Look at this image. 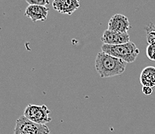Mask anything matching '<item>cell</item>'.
Segmentation results:
<instances>
[{
	"label": "cell",
	"instance_id": "cell-1",
	"mask_svg": "<svg viewBox=\"0 0 155 134\" xmlns=\"http://www.w3.org/2000/svg\"><path fill=\"white\" fill-rule=\"evenodd\" d=\"M125 61L104 52L97 53L95 60V68L101 77H111L120 75L126 70Z\"/></svg>",
	"mask_w": 155,
	"mask_h": 134
},
{
	"label": "cell",
	"instance_id": "cell-2",
	"mask_svg": "<svg viewBox=\"0 0 155 134\" xmlns=\"http://www.w3.org/2000/svg\"><path fill=\"white\" fill-rule=\"evenodd\" d=\"M101 50L104 53L124 60L126 63H133L140 53V50L137 47L134 42L119 45L103 44Z\"/></svg>",
	"mask_w": 155,
	"mask_h": 134
},
{
	"label": "cell",
	"instance_id": "cell-3",
	"mask_svg": "<svg viewBox=\"0 0 155 134\" xmlns=\"http://www.w3.org/2000/svg\"><path fill=\"white\" fill-rule=\"evenodd\" d=\"M50 128L46 125L36 124L21 115L15 122L13 134H50Z\"/></svg>",
	"mask_w": 155,
	"mask_h": 134
},
{
	"label": "cell",
	"instance_id": "cell-4",
	"mask_svg": "<svg viewBox=\"0 0 155 134\" xmlns=\"http://www.w3.org/2000/svg\"><path fill=\"white\" fill-rule=\"evenodd\" d=\"M50 113L51 111L46 105L29 104L24 110L23 115L31 122L40 125H46L52 121V118L50 116Z\"/></svg>",
	"mask_w": 155,
	"mask_h": 134
},
{
	"label": "cell",
	"instance_id": "cell-5",
	"mask_svg": "<svg viewBox=\"0 0 155 134\" xmlns=\"http://www.w3.org/2000/svg\"><path fill=\"white\" fill-rule=\"evenodd\" d=\"M101 41L103 42V44H124L130 41V37L128 33H117L109 29H106L102 35Z\"/></svg>",
	"mask_w": 155,
	"mask_h": 134
},
{
	"label": "cell",
	"instance_id": "cell-6",
	"mask_svg": "<svg viewBox=\"0 0 155 134\" xmlns=\"http://www.w3.org/2000/svg\"><path fill=\"white\" fill-rule=\"evenodd\" d=\"M130 26L129 19L126 15L122 14H115L110 18L108 22L109 30L117 32V33H127Z\"/></svg>",
	"mask_w": 155,
	"mask_h": 134
},
{
	"label": "cell",
	"instance_id": "cell-7",
	"mask_svg": "<svg viewBox=\"0 0 155 134\" xmlns=\"http://www.w3.org/2000/svg\"><path fill=\"white\" fill-rule=\"evenodd\" d=\"M78 0H55L53 2V9L62 14L72 15L80 7Z\"/></svg>",
	"mask_w": 155,
	"mask_h": 134
},
{
	"label": "cell",
	"instance_id": "cell-8",
	"mask_svg": "<svg viewBox=\"0 0 155 134\" xmlns=\"http://www.w3.org/2000/svg\"><path fill=\"white\" fill-rule=\"evenodd\" d=\"M49 8L42 5H29L26 9L24 15L29 17L32 22L45 21L47 19Z\"/></svg>",
	"mask_w": 155,
	"mask_h": 134
},
{
	"label": "cell",
	"instance_id": "cell-9",
	"mask_svg": "<svg viewBox=\"0 0 155 134\" xmlns=\"http://www.w3.org/2000/svg\"><path fill=\"white\" fill-rule=\"evenodd\" d=\"M140 81L142 86L152 88L155 87V67L148 66L143 68L140 73Z\"/></svg>",
	"mask_w": 155,
	"mask_h": 134
},
{
	"label": "cell",
	"instance_id": "cell-10",
	"mask_svg": "<svg viewBox=\"0 0 155 134\" xmlns=\"http://www.w3.org/2000/svg\"><path fill=\"white\" fill-rule=\"evenodd\" d=\"M147 33V41L148 44L155 43V25L150 23L145 27Z\"/></svg>",
	"mask_w": 155,
	"mask_h": 134
},
{
	"label": "cell",
	"instance_id": "cell-11",
	"mask_svg": "<svg viewBox=\"0 0 155 134\" xmlns=\"http://www.w3.org/2000/svg\"><path fill=\"white\" fill-rule=\"evenodd\" d=\"M146 53L149 60L155 61V43L148 44V46H147Z\"/></svg>",
	"mask_w": 155,
	"mask_h": 134
},
{
	"label": "cell",
	"instance_id": "cell-12",
	"mask_svg": "<svg viewBox=\"0 0 155 134\" xmlns=\"http://www.w3.org/2000/svg\"><path fill=\"white\" fill-rule=\"evenodd\" d=\"M26 2L29 5H42V6H46L50 3L48 0H26Z\"/></svg>",
	"mask_w": 155,
	"mask_h": 134
},
{
	"label": "cell",
	"instance_id": "cell-13",
	"mask_svg": "<svg viewBox=\"0 0 155 134\" xmlns=\"http://www.w3.org/2000/svg\"><path fill=\"white\" fill-rule=\"evenodd\" d=\"M142 92L145 94V95H150L153 93V88H150V87H145L143 86L142 87Z\"/></svg>",
	"mask_w": 155,
	"mask_h": 134
}]
</instances>
